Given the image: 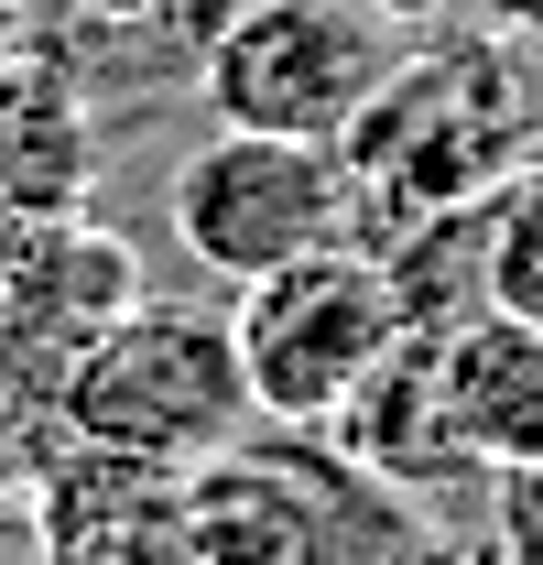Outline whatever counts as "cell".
I'll use <instances>...</instances> for the list:
<instances>
[{
    "mask_svg": "<svg viewBox=\"0 0 543 565\" xmlns=\"http://www.w3.org/2000/svg\"><path fill=\"white\" fill-rule=\"evenodd\" d=\"M489 305L543 327V141L500 174V196H489Z\"/></svg>",
    "mask_w": 543,
    "mask_h": 565,
    "instance_id": "12",
    "label": "cell"
},
{
    "mask_svg": "<svg viewBox=\"0 0 543 565\" xmlns=\"http://www.w3.org/2000/svg\"><path fill=\"white\" fill-rule=\"evenodd\" d=\"M131 305H141V250L98 207L55 217L44 239H22L0 262V403L33 424V446H44V424L66 403L76 359L98 349Z\"/></svg>",
    "mask_w": 543,
    "mask_h": 565,
    "instance_id": "6",
    "label": "cell"
},
{
    "mask_svg": "<svg viewBox=\"0 0 543 565\" xmlns=\"http://www.w3.org/2000/svg\"><path fill=\"white\" fill-rule=\"evenodd\" d=\"M392 66V22L370 0H251L239 22L206 33L196 98L228 131H283V141H338L359 98Z\"/></svg>",
    "mask_w": 543,
    "mask_h": 565,
    "instance_id": "5",
    "label": "cell"
},
{
    "mask_svg": "<svg viewBox=\"0 0 543 565\" xmlns=\"http://www.w3.org/2000/svg\"><path fill=\"white\" fill-rule=\"evenodd\" d=\"M228 338H239V381H251L262 424H338L348 392L413 338V316L381 273V250L338 239V250H305L283 273L239 282Z\"/></svg>",
    "mask_w": 543,
    "mask_h": 565,
    "instance_id": "3",
    "label": "cell"
},
{
    "mask_svg": "<svg viewBox=\"0 0 543 565\" xmlns=\"http://www.w3.org/2000/svg\"><path fill=\"white\" fill-rule=\"evenodd\" d=\"M435 392H446V424L468 446V468H533L543 457V327L533 316H500L478 305L457 327H435Z\"/></svg>",
    "mask_w": 543,
    "mask_h": 565,
    "instance_id": "9",
    "label": "cell"
},
{
    "mask_svg": "<svg viewBox=\"0 0 543 565\" xmlns=\"http://www.w3.org/2000/svg\"><path fill=\"white\" fill-rule=\"evenodd\" d=\"M163 217L185 239V262L217 282H262L305 250L359 239V185H348L338 141H283V131H217L174 163Z\"/></svg>",
    "mask_w": 543,
    "mask_h": 565,
    "instance_id": "4",
    "label": "cell"
},
{
    "mask_svg": "<svg viewBox=\"0 0 543 565\" xmlns=\"http://www.w3.org/2000/svg\"><path fill=\"white\" fill-rule=\"evenodd\" d=\"M392 33H511L533 44L543 33V0H370Z\"/></svg>",
    "mask_w": 543,
    "mask_h": 565,
    "instance_id": "13",
    "label": "cell"
},
{
    "mask_svg": "<svg viewBox=\"0 0 543 565\" xmlns=\"http://www.w3.org/2000/svg\"><path fill=\"white\" fill-rule=\"evenodd\" d=\"M185 565H338L316 533V479L272 468V457H206L196 522H185Z\"/></svg>",
    "mask_w": 543,
    "mask_h": 565,
    "instance_id": "10",
    "label": "cell"
},
{
    "mask_svg": "<svg viewBox=\"0 0 543 565\" xmlns=\"http://www.w3.org/2000/svg\"><path fill=\"white\" fill-rule=\"evenodd\" d=\"M522 152H533V76L511 33H424L413 55L381 66V87L338 131V163L359 185V239L500 196Z\"/></svg>",
    "mask_w": 543,
    "mask_h": 565,
    "instance_id": "1",
    "label": "cell"
},
{
    "mask_svg": "<svg viewBox=\"0 0 543 565\" xmlns=\"http://www.w3.org/2000/svg\"><path fill=\"white\" fill-rule=\"evenodd\" d=\"M185 522H196V468L76 446V435L33 446V544H44V565H185Z\"/></svg>",
    "mask_w": 543,
    "mask_h": 565,
    "instance_id": "7",
    "label": "cell"
},
{
    "mask_svg": "<svg viewBox=\"0 0 543 565\" xmlns=\"http://www.w3.org/2000/svg\"><path fill=\"white\" fill-rule=\"evenodd\" d=\"M392 565H500V544H403Z\"/></svg>",
    "mask_w": 543,
    "mask_h": 565,
    "instance_id": "15",
    "label": "cell"
},
{
    "mask_svg": "<svg viewBox=\"0 0 543 565\" xmlns=\"http://www.w3.org/2000/svg\"><path fill=\"white\" fill-rule=\"evenodd\" d=\"M338 435H348V457H370V479H392V490H435V479L468 468V446L446 424V392H435V327H413L403 349L348 392Z\"/></svg>",
    "mask_w": 543,
    "mask_h": 565,
    "instance_id": "11",
    "label": "cell"
},
{
    "mask_svg": "<svg viewBox=\"0 0 543 565\" xmlns=\"http://www.w3.org/2000/svg\"><path fill=\"white\" fill-rule=\"evenodd\" d=\"M489 544H500V565H543V457L533 468H500V490H489Z\"/></svg>",
    "mask_w": 543,
    "mask_h": 565,
    "instance_id": "14",
    "label": "cell"
},
{
    "mask_svg": "<svg viewBox=\"0 0 543 565\" xmlns=\"http://www.w3.org/2000/svg\"><path fill=\"white\" fill-rule=\"evenodd\" d=\"M66 11H87V22H163V0H66Z\"/></svg>",
    "mask_w": 543,
    "mask_h": 565,
    "instance_id": "16",
    "label": "cell"
},
{
    "mask_svg": "<svg viewBox=\"0 0 543 565\" xmlns=\"http://www.w3.org/2000/svg\"><path fill=\"white\" fill-rule=\"evenodd\" d=\"M76 207H98V120L66 66L0 55V262Z\"/></svg>",
    "mask_w": 543,
    "mask_h": 565,
    "instance_id": "8",
    "label": "cell"
},
{
    "mask_svg": "<svg viewBox=\"0 0 543 565\" xmlns=\"http://www.w3.org/2000/svg\"><path fill=\"white\" fill-rule=\"evenodd\" d=\"M251 424V381H239V338L206 327L185 305H152L141 294L131 316L76 359L66 403L44 435H76V446H120V457H163V468H206L228 457Z\"/></svg>",
    "mask_w": 543,
    "mask_h": 565,
    "instance_id": "2",
    "label": "cell"
}]
</instances>
